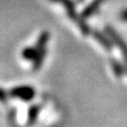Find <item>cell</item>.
I'll return each instance as SVG.
<instances>
[{
	"label": "cell",
	"instance_id": "cell-1",
	"mask_svg": "<svg viewBox=\"0 0 127 127\" xmlns=\"http://www.w3.org/2000/svg\"><path fill=\"white\" fill-rule=\"evenodd\" d=\"M50 1L55 2V3H61V4L65 7V11H66L67 15H68V17L78 27L79 31L82 32V34L84 35V36H89V35L92 33L89 25L86 22L85 18L83 17L81 14L77 13L76 9H75V3L73 0H50Z\"/></svg>",
	"mask_w": 127,
	"mask_h": 127
},
{
	"label": "cell",
	"instance_id": "cell-2",
	"mask_svg": "<svg viewBox=\"0 0 127 127\" xmlns=\"http://www.w3.org/2000/svg\"><path fill=\"white\" fill-rule=\"evenodd\" d=\"M10 96L17 97L23 102H30L35 97V89L31 86H17L12 88L10 91Z\"/></svg>",
	"mask_w": 127,
	"mask_h": 127
},
{
	"label": "cell",
	"instance_id": "cell-3",
	"mask_svg": "<svg viewBox=\"0 0 127 127\" xmlns=\"http://www.w3.org/2000/svg\"><path fill=\"white\" fill-rule=\"evenodd\" d=\"M105 32L109 35V37L111 38V40L113 41L114 45L121 50L122 55L124 56L125 61L127 62V42H125L124 39L121 37V35L119 34L111 26H106L105 27Z\"/></svg>",
	"mask_w": 127,
	"mask_h": 127
},
{
	"label": "cell",
	"instance_id": "cell-4",
	"mask_svg": "<svg viewBox=\"0 0 127 127\" xmlns=\"http://www.w3.org/2000/svg\"><path fill=\"white\" fill-rule=\"evenodd\" d=\"M91 34H92V36L96 39V41L100 43L106 51H111L113 49L114 43L106 32H102L100 30H93Z\"/></svg>",
	"mask_w": 127,
	"mask_h": 127
},
{
	"label": "cell",
	"instance_id": "cell-5",
	"mask_svg": "<svg viewBox=\"0 0 127 127\" xmlns=\"http://www.w3.org/2000/svg\"><path fill=\"white\" fill-rule=\"evenodd\" d=\"M105 1L106 0H92V1H91L90 3H88V4L83 9L81 15L85 19L88 18V17H91V16L98 10V7H100Z\"/></svg>",
	"mask_w": 127,
	"mask_h": 127
},
{
	"label": "cell",
	"instance_id": "cell-6",
	"mask_svg": "<svg viewBox=\"0 0 127 127\" xmlns=\"http://www.w3.org/2000/svg\"><path fill=\"white\" fill-rule=\"evenodd\" d=\"M109 63H110V66H111V68H112V71H113L114 75H116L118 78L123 77L124 73H126L124 64H121L118 59H116L114 57H111L109 59Z\"/></svg>",
	"mask_w": 127,
	"mask_h": 127
},
{
	"label": "cell",
	"instance_id": "cell-7",
	"mask_svg": "<svg viewBox=\"0 0 127 127\" xmlns=\"http://www.w3.org/2000/svg\"><path fill=\"white\" fill-rule=\"evenodd\" d=\"M47 54V49H42L37 51V56L34 58V61L32 62V71L33 72H37V71L41 68L43 61H45Z\"/></svg>",
	"mask_w": 127,
	"mask_h": 127
},
{
	"label": "cell",
	"instance_id": "cell-8",
	"mask_svg": "<svg viewBox=\"0 0 127 127\" xmlns=\"http://www.w3.org/2000/svg\"><path fill=\"white\" fill-rule=\"evenodd\" d=\"M40 112V106L39 105H32L29 110H28V125H33L34 123H36L38 114Z\"/></svg>",
	"mask_w": 127,
	"mask_h": 127
},
{
	"label": "cell",
	"instance_id": "cell-9",
	"mask_svg": "<svg viewBox=\"0 0 127 127\" xmlns=\"http://www.w3.org/2000/svg\"><path fill=\"white\" fill-rule=\"evenodd\" d=\"M49 38H50V33L48 31H42L39 36L37 38V41H36V50H42V49H47V43L49 41Z\"/></svg>",
	"mask_w": 127,
	"mask_h": 127
},
{
	"label": "cell",
	"instance_id": "cell-10",
	"mask_svg": "<svg viewBox=\"0 0 127 127\" xmlns=\"http://www.w3.org/2000/svg\"><path fill=\"white\" fill-rule=\"evenodd\" d=\"M21 56L26 61H31L33 62L34 58L37 56V50L35 47H27L23 48L21 51Z\"/></svg>",
	"mask_w": 127,
	"mask_h": 127
},
{
	"label": "cell",
	"instance_id": "cell-11",
	"mask_svg": "<svg viewBox=\"0 0 127 127\" xmlns=\"http://www.w3.org/2000/svg\"><path fill=\"white\" fill-rule=\"evenodd\" d=\"M16 117V109L15 108H11L7 111V122L10 124H14V120Z\"/></svg>",
	"mask_w": 127,
	"mask_h": 127
},
{
	"label": "cell",
	"instance_id": "cell-12",
	"mask_svg": "<svg viewBox=\"0 0 127 127\" xmlns=\"http://www.w3.org/2000/svg\"><path fill=\"white\" fill-rule=\"evenodd\" d=\"M9 95H10V93H7L6 91L4 90V89H1L0 90V98H1V102L3 103V104H5L6 103V101H7V97H9Z\"/></svg>",
	"mask_w": 127,
	"mask_h": 127
},
{
	"label": "cell",
	"instance_id": "cell-13",
	"mask_svg": "<svg viewBox=\"0 0 127 127\" xmlns=\"http://www.w3.org/2000/svg\"><path fill=\"white\" fill-rule=\"evenodd\" d=\"M120 18L122 19L123 21H126V22H127V9H124L123 11H121V13H120Z\"/></svg>",
	"mask_w": 127,
	"mask_h": 127
},
{
	"label": "cell",
	"instance_id": "cell-14",
	"mask_svg": "<svg viewBox=\"0 0 127 127\" xmlns=\"http://www.w3.org/2000/svg\"><path fill=\"white\" fill-rule=\"evenodd\" d=\"M124 67H125V72L127 74V62H126V64H124Z\"/></svg>",
	"mask_w": 127,
	"mask_h": 127
},
{
	"label": "cell",
	"instance_id": "cell-15",
	"mask_svg": "<svg viewBox=\"0 0 127 127\" xmlns=\"http://www.w3.org/2000/svg\"><path fill=\"white\" fill-rule=\"evenodd\" d=\"M77 1H78V3H83V2L85 1V0H77Z\"/></svg>",
	"mask_w": 127,
	"mask_h": 127
}]
</instances>
